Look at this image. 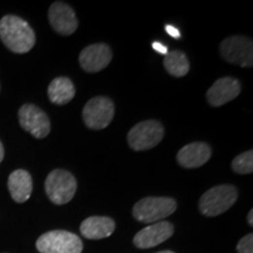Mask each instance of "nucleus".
I'll use <instances>...</instances> for the list:
<instances>
[{
  "label": "nucleus",
  "mask_w": 253,
  "mask_h": 253,
  "mask_svg": "<svg viewBox=\"0 0 253 253\" xmlns=\"http://www.w3.org/2000/svg\"><path fill=\"white\" fill-rule=\"evenodd\" d=\"M0 39L9 50L17 54L30 52L36 45V33L24 19L5 15L0 20Z\"/></svg>",
  "instance_id": "1"
},
{
  "label": "nucleus",
  "mask_w": 253,
  "mask_h": 253,
  "mask_svg": "<svg viewBox=\"0 0 253 253\" xmlns=\"http://www.w3.org/2000/svg\"><path fill=\"white\" fill-rule=\"evenodd\" d=\"M238 198L236 186L224 184L208 190L199 199V211L207 217H216L232 207Z\"/></svg>",
  "instance_id": "2"
},
{
  "label": "nucleus",
  "mask_w": 253,
  "mask_h": 253,
  "mask_svg": "<svg viewBox=\"0 0 253 253\" xmlns=\"http://www.w3.org/2000/svg\"><path fill=\"white\" fill-rule=\"evenodd\" d=\"M176 201L169 197H145L132 208V216L141 223L151 224L169 217L176 211Z\"/></svg>",
  "instance_id": "3"
},
{
  "label": "nucleus",
  "mask_w": 253,
  "mask_h": 253,
  "mask_svg": "<svg viewBox=\"0 0 253 253\" xmlns=\"http://www.w3.org/2000/svg\"><path fill=\"white\" fill-rule=\"evenodd\" d=\"M82 249L79 236L63 230L49 231L37 240V250L40 253H81Z\"/></svg>",
  "instance_id": "4"
},
{
  "label": "nucleus",
  "mask_w": 253,
  "mask_h": 253,
  "mask_svg": "<svg viewBox=\"0 0 253 253\" xmlns=\"http://www.w3.org/2000/svg\"><path fill=\"white\" fill-rule=\"evenodd\" d=\"M77 179L71 172L62 169L53 170L45 182L46 194L52 203L67 204L77 192Z\"/></svg>",
  "instance_id": "5"
},
{
  "label": "nucleus",
  "mask_w": 253,
  "mask_h": 253,
  "mask_svg": "<svg viewBox=\"0 0 253 253\" xmlns=\"http://www.w3.org/2000/svg\"><path fill=\"white\" fill-rule=\"evenodd\" d=\"M163 136L162 123L155 120H148L132 126L128 132V143L131 149L136 151L148 150L156 147L162 141Z\"/></svg>",
  "instance_id": "6"
},
{
  "label": "nucleus",
  "mask_w": 253,
  "mask_h": 253,
  "mask_svg": "<svg viewBox=\"0 0 253 253\" xmlns=\"http://www.w3.org/2000/svg\"><path fill=\"white\" fill-rule=\"evenodd\" d=\"M115 107L113 101L104 96H97L88 101L82 112V118L88 128L94 130L104 129L113 121Z\"/></svg>",
  "instance_id": "7"
},
{
  "label": "nucleus",
  "mask_w": 253,
  "mask_h": 253,
  "mask_svg": "<svg viewBox=\"0 0 253 253\" xmlns=\"http://www.w3.org/2000/svg\"><path fill=\"white\" fill-rule=\"evenodd\" d=\"M220 55L225 61L242 67H252L253 45L246 37L233 36L226 38L220 45Z\"/></svg>",
  "instance_id": "8"
},
{
  "label": "nucleus",
  "mask_w": 253,
  "mask_h": 253,
  "mask_svg": "<svg viewBox=\"0 0 253 253\" xmlns=\"http://www.w3.org/2000/svg\"><path fill=\"white\" fill-rule=\"evenodd\" d=\"M21 128L36 138H45L50 131V121L47 114L34 104H24L18 113Z\"/></svg>",
  "instance_id": "9"
},
{
  "label": "nucleus",
  "mask_w": 253,
  "mask_h": 253,
  "mask_svg": "<svg viewBox=\"0 0 253 253\" xmlns=\"http://www.w3.org/2000/svg\"><path fill=\"white\" fill-rule=\"evenodd\" d=\"M173 235V225L169 221H157L142 229L134 237V244L138 249H150L162 244Z\"/></svg>",
  "instance_id": "10"
},
{
  "label": "nucleus",
  "mask_w": 253,
  "mask_h": 253,
  "mask_svg": "<svg viewBox=\"0 0 253 253\" xmlns=\"http://www.w3.org/2000/svg\"><path fill=\"white\" fill-rule=\"evenodd\" d=\"M49 23L53 30L61 36H71L78 28V19L71 6L56 1L49 7Z\"/></svg>",
  "instance_id": "11"
},
{
  "label": "nucleus",
  "mask_w": 253,
  "mask_h": 253,
  "mask_svg": "<svg viewBox=\"0 0 253 253\" xmlns=\"http://www.w3.org/2000/svg\"><path fill=\"white\" fill-rule=\"evenodd\" d=\"M112 50L106 43H94L86 47L79 56L80 66L88 73L102 71L112 61Z\"/></svg>",
  "instance_id": "12"
},
{
  "label": "nucleus",
  "mask_w": 253,
  "mask_h": 253,
  "mask_svg": "<svg viewBox=\"0 0 253 253\" xmlns=\"http://www.w3.org/2000/svg\"><path fill=\"white\" fill-rule=\"evenodd\" d=\"M240 93V84L237 79L221 78L217 80L207 93L208 102L212 107H220L235 100Z\"/></svg>",
  "instance_id": "13"
},
{
  "label": "nucleus",
  "mask_w": 253,
  "mask_h": 253,
  "mask_svg": "<svg viewBox=\"0 0 253 253\" xmlns=\"http://www.w3.org/2000/svg\"><path fill=\"white\" fill-rule=\"evenodd\" d=\"M211 157V148L207 143L195 142L186 144L177 154L179 166L186 169H194L205 164Z\"/></svg>",
  "instance_id": "14"
},
{
  "label": "nucleus",
  "mask_w": 253,
  "mask_h": 253,
  "mask_svg": "<svg viewBox=\"0 0 253 253\" xmlns=\"http://www.w3.org/2000/svg\"><path fill=\"white\" fill-rule=\"evenodd\" d=\"M115 230V221L108 217L94 216L82 221L81 235L87 239H103L109 237Z\"/></svg>",
  "instance_id": "15"
},
{
  "label": "nucleus",
  "mask_w": 253,
  "mask_h": 253,
  "mask_svg": "<svg viewBox=\"0 0 253 253\" xmlns=\"http://www.w3.org/2000/svg\"><path fill=\"white\" fill-rule=\"evenodd\" d=\"M8 190L11 197L17 203H25L31 197L33 190L32 177L26 170H15L8 177Z\"/></svg>",
  "instance_id": "16"
},
{
  "label": "nucleus",
  "mask_w": 253,
  "mask_h": 253,
  "mask_svg": "<svg viewBox=\"0 0 253 253\" xmlns=\"http://www.w3.org/2000/svg\"><path fill=\"white\" fill-rule=\"evenodd\" d=\"M75 95V87L68 78H56L48 86V97L54 104H66L71 102Z\"/></svg>",
  "instance_id": "17"
},
{
  "label": "nucleus",
  "mask_w": 253,
  "mask_h": 253,
  "mask_svg": "<svg viewBox=\"0 0 253 253\" xmlns=\"http://www.w3.org/2000/svg\"><path fill=\"white\" fill-rule=\"evenodd\" d=\"M164 68L172 77L182 78L189 73L190 63L184 53L181 50L168 52L164 58Z\"/></svg>",
  "instance_id": "18"
},
{
  "label": "nucleus",
  "mask_w": 253,
  "mask_h": 253,
  "mask_svg": "<svg viewBox=\"0 0 253 253\" xmlns=\"http://www.w3.org/2000/svg\"><path fill=\"white\" fill-rule=\"evenodd\" d=\"M232 169L237 173H251L253 171V151L249 150L240 154L232 161Z\"/></svg>",
  "instance_id": "19"
},
{
  "label": "nucleus",
  "mask_w": 253,
  "mask_h": 253,
  "mask_svg": "<svg viewBox=\"0 0 253 253\" xmlns=\"http://www.w3.org/2000/svg\"><path fill=\"white\" fill-rule=\"evenodd\" d=\"M237 251L238 253H253V235L245 236L244 238L239 240L238 245H237Z\"/></svg>",
  "instance_id": "20"
},
{
  "label": "nucleus",
  "mask_w": 253,
  "mask_h": 253,
  "mask_svg": "<svg viewBox=\"0 0 253 253\" xmlns=\"http://www.w3.org/2000/svg\"><path fill=\"white\" fill-rule=\"evenodd\" d=\"M166 31H167V33L169 34V36L176 38V39L181 38V33H179V31L177 30L176 27L171 26V25H168V26H166Z\"/></svg>",
  "instance_id": "21"
},
{
  "label": "nucleus",
  "mask_w": 253,
  "mask_h": 253,
  "mask_svg": "<svg viewBox=\"0 0 253 253\" xmlns=\"http://www.w3.org/2000/svg\"><path fill=\"white\" fill-rule=\"evenodd\" d=\"M153 48L156 50V52H158L160 53V54H164V55H167L168 54V48L164 45H162V43L161 42H154L153 43Z\"/></svg>",
  "instance_id": "22"
},
{
  "label": "nucleus",
  "mask_w": 253,
  "mask_h": 253,
  "mask_svg": "<svg viewBox=\"0 0 253 253\" xmlns=\"http://www.w3.org/2000/svg\"><path fill=\"white\" fill-rule=\"evenodd\" d=\"M4 160V147H2V143L0 142V163Z\"/></svg>",
  "instance_id": "23"
},
{
  "label": "nucleus",
  "mask_w": 253,
  "mask_h": 253,
  "mask_svg": "<svg viewBox=\"0 0 253 253\" xmlns=\"http://www.w3.org/2000/svg\"><path fill=\"white\" fill-rule=\"evenodd\" d=\"M253 211L251 210V211H250V212H249V216H248V221H249V224H250V225H253Z\"/></svg>",
  "instance_id": "24"
},
{
  "label": "nucleus",
  "mask_w": 253,
  "mask_h": 253,
  "mask_svg": "<svg viewBox=\"0 0 253 253\" xmlns=\"http://www.w3.org/2000/svg\"><path fill=\"white\" fill-rule=\"evenodd\" d=\"M158 253H173L172 251H162V252H158Z\"/></svg>",
  "instance_id": "25"
}]
</instances>
